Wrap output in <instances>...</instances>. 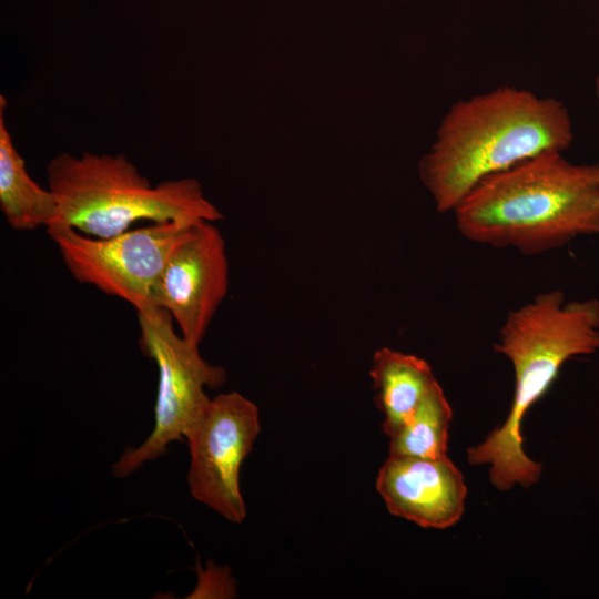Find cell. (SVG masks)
<instances>
[{
    "mask_svg": "<svg viewBox=\"0 0 599 599\" xmlns=\"http://www.w3.org/2000/svg\"><path fill=\"white\" fill-rule=\"evenodd\" d=\"M562 101L500 85L456 101L438 125L418 175L439 213L453 212L483 180L573 141Z\"/></svg>",
    "mask_w": 599,
    "mask_h": 599,
    "instance_id": "cell-1",
    "label": "cell"
},
{
    "mask_svg": "<svg viewBox=\"0 0 599 599\" xmlns=\"http://www.w3.org/2000/svg\"><path fill=\"white\" fill-rule=\"evenodd\" d=\"M453 213L466 240L524 255L599 236V164L542 153L483 180Z\"/></svg>",
    "mask_w": 599,
    "mask_h": 599,
    "instance_id": "cell-2",
    "label": "cell"
},
{
    "mask_svg": "<svg viewBox=\"0 0 599 599\" xmlns=\"http://www.w3.org/2000/svg\"><path fill=\"white\" fill-rule=\"evenodd\" d=\"M494 349L512 365V403L506 420L467 449V461L488 465L489 480L499 491L529 488L540 479L542 466L525 453L522 420L568 359L599 349V301L567 302L558 290L540 293L507 315Z\"/></svg>",
    "mask_w": 599,
    "mask_h": 599,
    "instance_id": "cell-3",
    "label": "cell"
},
{
    "mask_svg": "<svg viewBox=\"0 0 599 599\" xmlns=\"http://www.w3.org/2000/svg\"><path fill=\"white\" fill-rule=\"evenodd\" d=\"M47 176L58 202V220L50 227L69 226L92 237L119 235L141 220L215 222L223 217L197 180L152 186L122 154L60 153L49 162Z\"/></svg>",
    "mask_w": 599,
    "mask_h": 599,
    "instance_id": "cell-4",
    "label": "cell"
},
{
    "mask_svg": "<svg viewBox=\"0 0 599 599\" xmlns=\"http://www.w3.org/2000/svg\"><path fill=\"white\" fill-rule=\"evenodd\" d=\"M140 343L159 370L154 427L136 448H126L111 471L124 478L146 461L167 453L169 444L183 441L190 426L210 403L205 387L217 388L226 379L221 366L209 364L199 345L177 335L170 313L154 305L138 311Z\"/></svg>",
    "mask_w": 599,
    "mask_h": 599,
    "instance_id": "cell-5",
    "label": "cell"
},
{
    "mask_svg": "<svg viewBox=\"0 0 599 599\" xmlns=\"http://www.w3.org/2000/svg\"><path fill=\"white\" fill-rule=\"evenodd\" d=\"M200 221L172 220L99 238L69 226L47 229L70 274L80 283L122 298L135 309L151 294L171 252Z\"/></svg>",
    "mask_w": 599,
    "mask_h": 599,
    "instance_id": "cell-6",
    "label": "cell"
},
{
    "mask_svg": "<svg viewBox=\"0 0 599 599\" xmlns=\"http://www.w3.org/2000/svg\"><path fill=\"white\" fill-rule=\"evenodd\" d=\"M260 428L257 406L230 392L212 398L185 434L191 495L234 524L246 517L240 469Z\"/></svg>",
    "mask_w": 599,
    "mask_h": 599,
    "instance_id": "cell-7",
    "label": "cell"
},
{
    "mask_svg": "<svg viewBox=\"0 0 599 599\" xmlns=\"http://www.w3.org/2000/svg\"><path fill=\"white\" fill-rule=\"evenodd\" d=\"M229 291V260L220 230L197 222L171 252L151 294L181 335L200 345Z\"/></svg>",
    "mask_w": 599,
    "mask_h": 599,
    "instance_id": "cell-8",
    "label": "cell"
},
{
    "mask_svg": "<svg viewBox=\"0 0 599 599\" xmlns=\"http://www.w3.org/2000/svg\"><path fill=\"white\" fill-rule=\"evenodd\" d=\"M376 488L392 515L423 528H449L465 510L464 476L447 456L389 454L378 471Z\"/></svg>",
    "mask_w": 599,
    "mask_h": 599,
    "instance_id": "cell-9",
    "label": "cell"
},
{
    "mask_svg": "<svg viewBox=\"0 0 599 599\" xmlns=\"http://www.w3.org/2000/svg\"><path fill=\"white\" fill-rule=\"evenodd\" d=\"M369 375L377 407L384 415L382 427L388 437L412 417L438 383L425 359L388 347L374 353Z\"/></svg>",
    "mask_w": 599,
    "mask_h": 599,
    "instance_id": "cell-10",
    "label": "cell"
},
{
    "mask_svg": "<svg viewBox=\"0 0 599 599\" xmlns=\"http://www.w3.org/2000/svg\"><path fill=\"white\" fill-rule=\"evenodd\" d=\"M7 100L0 95V209L11 229H45L58 220V202L50 189H43L29 175L7 128Z\"/></svg>",
    "mask_w": 599,
    "mask_h": 599,
    "instance_id": "cell-11",
    "label": "cell"
},
{
    "mask_svg": "<svg viewBox=\"0 0 599 599\" xmlns=\"http://www.w3.org/2000/svg\"><path fill=\"white\" fill-rule=\"evenodd\" d=\"M451 419V407L436 383L412 417L389 437V454L417 458L447 456Z\"/></svg>",
    "mask_w": 599,
    "mask_h": 599,
    "instance_id": "cell-12",
    "label": "cell"
},
{
    "mask_svg": "<svg viewBox=\"0 0 599 599\" xmlns=\"http://www.w3.org/2000/svg\"><path fill=\"white\" fill-rule=\"evenodd\" d=\"M595 93H596L597 99L599 100V74L595 79Z\"/></svg>",
    "mask_w": 599,
    "mask_h": 599,
    "instance_id": "cell-13",
    "label": "cell"
}]
</instances>
